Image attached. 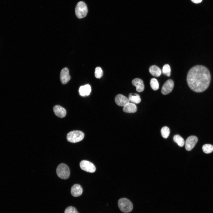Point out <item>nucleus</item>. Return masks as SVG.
<instances>
[{
  "label": "nucleus",
  "mask_w": 213,
  "mask_h": 213,
  "mask_svg": "<svg viewBox=\"0 0 213 213\" xmlns=\"http://www.w3.org/2000/svg\"><path fill=\"white\" fill-rule=\"evenodd\" d=\"M56 172L58 176L63 179L68 178L70 175L69 167L64 163L60 164L58 166L56 170Z\"/></svg>",
  "instance_id": "obj_5"
},
{
  "label": "nucleus",
  "mask_w": 213,
  "mask_h": 213,
  "mask_svg": "<svg viewBox=\"0 0 213 213\" xmlns=\"http://www.w3.org/2000/svg\"><path fill=\"white\" fill-rule=\"evenodd\" d=\"M88 10L86 4L83 1H80L77 4L75 8V14L77 17L81 19L85 17Z\"/></svg>",
  "instance_id": "obj_4"
},
{
  "label": "nucleus",
  "mask_w": 213,
  "mask_h": 213,
  "mask_svg": "<svg viewBox=\"0 0 213 213\" xmlns=\"http://www.w3.org/2000/svg\"><path fill=\"white\" fill-rule=\"evenodd\" d=\"M118 206L120 210L125 213L131 212L133 207L131 202L125 198H122L118 200Z\"/></svg>",
  "instance_id": "obj_3"
},
{
  "label": "nucleus",
  "mask_w": 213,
  "mask_h": 213,
  "mask_svg": "<svg viewBox=\"0 0 213 213\" xmlns=\"http://www.w3.org/2000/svg\"><path fill=\"white\" fill-rule=\"evenodd\" d=\"M193 3L198 4L200 3L202 0H191Z\"/></svg>",
  "instance_id": "obj_25"
},
{
  "label": "nucleus",
  "mask_w": 213,
  "mask_h": 213,
  "mask_svg": "<svg viewBox=\"0 0 213 213\" xmlns=\"http://www.w3.org/2000/svg\"><path fill=\"white\" fill-rule=\"evenodd\" d=\"M198 138L195 136L191 135L188 137L185 142V148L188 151H191L194 147L198 141Z\"/></svg>",
  "instance_id": "obj_7"
},
{
  "label": "nucleus",
  "mask_w": 213,
  "mask_h": 213,
  "mask_svg": "<svg viewBox=\"0 0 213 213\" xmlns=\"http://www.w3.org/2000/svg\"><path fill=\"white\" fill-rule=\"evenodd\" d=\"M84 137V133L79 130H73L69 132L67 135V139L69 142L75 143L82 140Z\"/></svg>",
  "instance_id": "obj_2"
},
{
  "label": "nucleus",
  "mask_w": 213,
  "mask_h": 213,
  "mask_svg": "<svg viewBox=\"0 0 213 213\" xmlns=\"http://www.w3.org/2000/svg\"><path fill=\"white\" fill-rule=\"evenodd\" d=\"M64 213H79L75 208L72 206L67 207L65 209Z\"/></svg>",
  "instance_id": "obj_24"
},
{
  "label": "nucleus",
  "mask_w": 213,
  "mask_h": 213,
  "mask_svg": "<svg viewBox=\"0 0 213 213\" xmlns=\"http://www.w3.org/2000/svg\"><path fill=\"white\" fill-rule=\"evenodd\" d=\"M83 192V189L79 184H75L71 187V193L74 197H78L80 196Z\"/></svg>",
  "instance_id": "obj_13"
},
{
  "label": "nucleus",
  "mask_w": 213,
  "mask_h": 213,
  "mask_svg": "<svg viewBox=\"0 0 213 213\" xmlns=\"http://www.w3.org/2000/svg\"><path fill=\"white\" fill-rule=\"evenodd\" d=\"M150 85L151 88L154 90H156L159 88L158 82L157 79L155 78H152L151 79L150 81Z\"/></svg>",
  "instance_id": "obj_19"
},
{
  "label": "nucleus",
  "mask_w": 213,
  "mask_h": 213,
  "mask_svg": "<svg viewBox=\"0 0 213 213\" xmlns=\"http://www.w3.org/2000/svg\"><path fill=\"white\" fill-rule=\"evenodd\" d=\"M174 86L173 81L171 79L167 80L163 85L161 92L164 95H167L172 91Z\"/></svg>",
  "instance_id": "obj_8"
},
{
  "label": "nucleus",
  "mask_w": 213,
  "mask_h": 213,
  "mask_svg": "<svg viewBox=\"0 0 213 213\" xmlns=\"http://www.w3.org/2000/svg\"><path fill=\"white\" fill-rule=\"evenodd\" d=\"M149 71L151 74L156 77L159 76L161 74V71L160 68L154 65L150 67Z\"/></svg>",
  "instance_id": "obj_16"
},
{
  "label": "nucleus",
  "mask_w": 213,
  "mask_h": 213,
  "mask_svg": "<svg viewBox=\"0 0 213 213\" xmlns=\"http://www.w3.org/2000/svg\"><path fill=\"white\" fill-rule=\"evenodd\" d=\"M132 84L136 87V91L138 92H142L144 89V85L143 81L138 78H136L133 80Z\"/></svg>",
  "instance_id": "obj_11"
},
{
  "label": "nucleus",
  "mask_w": 213,
  "mask_h": 213,
  "mask_svg": "<svg viewBox=\"0 0 213 213\" xmlns=\"http://www.w3.org/2000/svg\"><path fill=\"white\" fill-rule=\"evenodd\" d=\"M103 72L101 68L100 67H97L95 69V75L97 78H100L103 75Z\"/></svg>",
  "instance_id": "obj_23"
},
{
  "label": "nucleus",
  "mask_w": 213,
  "mask_h": 213,
  "mask_svg": "<svg viewBox=\"0 0 213 213\" xmlns=\"http://www.w3.org/2000/svg\"><path fill=\"white\" fill-rule=\"evenodd\" d=\"M53 110L55 114L60 118L64 117L66 114V110L59 105L55 106L53 107Z\"/></svg>",
  "instance_id": "obj_12"
},
{
  "label": "nucleus",
  "mask_w": 213,
  "mask_h": 213,
  "mask_svg": "<svg viewBox=\"0 0 213 213\" xmlns=\"http://www.w3.org/2000/svg\"><path fill=\"white\" fill-rule=\"evenodd\" d=\"M123 111L126 113H134L137 110V107L135 104L129 102L123 106Z\"/></svg>",
  "instance_id": "obj_15"
},
{
  "label": "nucleus",
  "mask_w": 213,
  "mask_h": 213,
  "mask_svg": "<svg viewBox=\"0 0 213 213\" xmlns=\"http://www.w3.org/2000/svg\"><path fill=\"white\" fill-rule=\"evenodd\" d=\"M162 72L164 74L167 75V76H170V75L171 69L169 64H165L163 66L162 68Z\"/></svg>",
  "instance_id": "obj_22"
},
{
  "label": "nucleus",
  "mask_w": 213,
  "mask_h": 213,
  "mask_svg": "<svg viewBox=\"0 0 213 213\" xmlns=\"http://www.w3.org/2000/svg\"><path fill=\"white\" fill-rule=\"evenodd\" d=\"M161 133L162 137L164 138H167L170 133V130L167 126H164L162 128L161 130Z\"/></svg>",
  "instance_id": "obj_20"
},
{
  "label": "nucleus",
  "mask_w": 213,
  "mask_h": 213,
  "mask_svg": "<svg viewBox=\"0 0 213 213\" xmlns=\"http://www.w3.org/2000/svg\"><path fill=\"white\" fill-rule=\"evenodd\" d=\"M91 91V87L89 84H86L80 86L79 90L80 95L83 96H88Z\"/></svg>",
  "instance_id": "obj_14"
},
{
  "label": "nucleus",
  "mask_w": 213,
  "mask_h": 213,
  "mask_svg": "<svg viewBox=\"0 0 213 213\" xmlns=\"http://www.w3.org/2000/svg\"><path fill=\"white\" fill-rule=\"evenodd\" d=\"M211 75L208 70L200 65L194 66L188 72L187 82L189 88L196 92H201L208 87L210 82Z\"/></svg>",
  "instance_id": "obj_1"
},
{
  "label": "nucleus",
  "mask_w": 213,
  "mask_h": 213,
  "mask_svg": "<svg viewBox=\"0 0 213 213\" xmlns=\"http://www.w3.org/2000/svg\"><path fill=\"white\" fill-rule=\"evenodd\" d=\"M128 99L130 101L135 104H138L141 101L140 96L136 93H130Z\"/></svg>",
  "instance_id": "obj_17"
},
{
  "label": "nucleus",
  "mask_w": 213,
  "mask_h": 213,
  "mask_svg": "<svg viewBox=\"0 0 213 213\" xmlns=\"http://www.w3.org/2000/svg\"><path fill=\"white\" fill-rule=\"evenodd\" d=\"M115 101L119 106H124L130 102L128 98L121 94L117 95L115 98Z\"/></svg>",
  "instance_id": "obj_9"
},
{
  "label": "nucleus",
  "mask_w": 213,
  "mask_h": 213,
  "mask_svg": "<svg viewBox=\"0 0 213 213\" xmlns=\"http://www.w3.org/2000/svg\"><path fill=\"white\" fill-rule=\"evenodd\" d=\"M80 166L82 170L87 172L93 173L96 171V167L94 164L88 161H82L80 163Z\"/></svg>",
  "instance_id": "obj_6"
},
{
  "label": "nucleus",
  "mask_w": 213,
  "mask_h": 213,
  "mask_svg": "<svg viewBox=\"0 0 213 213\" xmlns=\"http://www.w3.org/2000/svg\"><path fill=\"white\" fill-rule=\"evenodd\" d=\"M70 76L69 74V71L67 67L63 68L60 74V80L62 84L67 83L70 80Z\"/></svg>",
  "instance_id": "obj_10"
},
{
  "label": "nucleus",
  "mask_w": 213,
  "mask_h": 213,
  "mask_svg": "<svg viewBox=\"0 0 213 213\" xmlns=\"http://www.w3.org/2000/svg\"><path fill=\"white\" fill-rule=\"evenodd\" d=\"M202 150L205 153H210L213 151V146L210 144H205L202 147Z\"/></svg>",
  "instance_id": "obj_21"
},
{
  "label": "nucleus",
  "mask_w": 213,
  "mask_h": 213,
  "mask_svg": "<svg viewBox=\"0 0 213 213\" xmlns=\"http://www.w3.org/2000/svg\"><path fill=\"white\" fill-rule=\"evenodd\" d=\"M174 141L177 143L180 147H183L185 143V141L183 138L178 135H176L173 137Z\"/></svg>",
  "instance_id": "obj_18"
}]
</instances>
